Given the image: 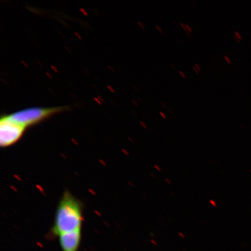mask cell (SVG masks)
<instances>
[{
  "label": "cell",
  "mask_w": 251,
  "mask_h": 251,
  "mask_svg": "<svg viewBox=\"0 0 251 251\" xmlns=\"http://www.w3.org/2000/svg\"><path fill=\"white\" fill-rule=\"evenodd\" d=\"M82 202L66 190L59 200L54 223L47 233V239L58 238L62 234L81 229L83 222Z\"/></svg>",
  "instance_id": "6da1fadb"
},
{
  "label": "cell",
  "mask_w": 251,
  "mask_h": 251,
  "mask_svg": "<svg viewBox=\"0 0 251 251\" xmlns=\"http://www.w3.org/2000/svg\"><path fill=\"white\" fill-rule=\"evenodd\" d=\"M69 106L56 107H31L20 110L8 116L12 120L26 128L33 126L59 113L68 111Z\"/></svg>",
  "instance_id": "7a4b0ae2"
},
{
  "label": "cell",
  "mask_w": 251,
  "mask_h": 251,
  "mask_svg": "<svg viewBox=\"0 0 251 251\" xmlns=\"http://www.w3.org/2000/svg\"><path fill=\"white\" fill-rule=\"evenodd\" d=\"M26 128L12 120L8 115H2L0 119V146L7 148L14 145L23 137Z\"/></svg>",
  "instance_id": "3957f363"
},
{
  "label": "cell",
  "mask_w": 251,
  "mask_h": 251,
  "mask_svg": "<svg viewBox=\"0 0 251 251\" xmlns=\"http://www.w3.org/2000/svg\"><path fill=\"white\" fill-rule=\"evenodd\" d=\"M58 238L62 251H78L81 240V229L62 234Z\"/></svg>",
  "instance_id": "277c9868"
},
{
  "label": "cell",
  "mask_w": 251,
  "mask_h": 251,
  "mask_svg": "<svg viewBox=\"0 0 251 251\" xmlns=\"http://www.w3.org/2000/svg\"><path fill=\"white\" fill-rule=\"evenodd\" d=\"M235 36H236L240 40H242V37L241 36L240 33L237 31H235Z\"/></svg>",
  "instance_id": "5b68a950"
},
{
  "label": "cell",
  "mask_w": 251,
  "mask_h": 251,
  "mask_svg": "<svg viewBox=\"0 0 251 251\" xmlns=\"http://www.w3.org/2000/svg\"><path fill=\"white\" fill-rule=\"evenodd\" d=\"M186 26L187 27L188 31H189L190 33L193 32L192 29H191V28L189 26H188V25L186 24Z\"/></svg>",
  "instance_id": "8992f818"
},
{
  "label": "cell",
  "mask_w": 251,
  "mask_h": 251,
  "mask_svg": "<svg viewBox=\"0 0 251 251\" xmlns=\"http://www.w3.org/2000/svg\"><path fill=\"white\" fill-rule=\"evenodd\" d=\"M156 28L157 29H158L159 31V32L160 33H163V31L161 29V28L159 26H158V25H156Z\"/></svg>",
  "instance_id": "52a82bcc"
},
{
  "label": "cell",
  "mask_w": 251,
  "mask_h": 251,
  "mask_svg": "<svg viewBox=\"0 0 251 251\" xmlns=\"http://www.w3.org/2000/svg\"><path fill=\"white\" fill-rule=\"evenodd\" d=\"M225 58L226 59V61H227V62L228 63V64H231V61H230V58H229L228 57H227V56H225Z\"/></svg>",
  "instance_id": "ba28073f"
},
{
  "label": "cell",
  "mask_w": 251,
  "mask_h": 251,
  "mask_svg": "<svg viewBox=\"0 0 251 251\" xmlns=\"http://www.w3.org/2000/svg\"><path fill=\"white\" fill-rule=\"evenodd\" d=\"M179 73L182 76H183V77L184 78H186V75H185L183 72H182L181 71H179Z\"/></svg>",
  "instance_id": "9c48e42d"
},
{
  "label": "cell",
  "mask_w": 251,
  "mask_h": 251,
  "mask_svg": "<svg viewBox=\"0 0 251 251\" xmlns=\"http://www.w3.org/2000/svg\"><path fill=\"white\" fill-rule=\"evenodd\" d=\"M195 67H197V68L198 69V70H199V71H201V67H200V66L199 65L196 64Z\"/></svg>",
  "instance_id": "30bf717a"
},
{
  "label": "cell",
  "mask_w": 251,
  "mask_h": 251,
  "mask_svg": "<svg viewBox=\"0 0 251 251\" xmlns=\"http://www.w3.org/2000/svg\"><path fill=\"white\" fill-rule=\"evenodd\" d=\"M193 70H194V71H195L196 72L197 74H199V71H198V70L197 68H196L195 67H193Z\"/></svg>",
  "instance_id": "8fae6325"
},
{
  "label": "cell",
  "mask_w": 251,
  "mask_h": 251,
  "mask_svg": "<svg viewBox=\"0 0 251 251\" xmlns=\"http://www.w3.org/2000/svg\"><path fill=\"white\" fill-rule=\"evenodd\" d=\"M234 39L237 41L238 42H240V39L238 38L236 36H234Z\"/></svg>",
  "instance_id": "7c38bea8"
},
{
  "label": "cell",
  "mask_w": 251,
  "mask_h": 251,
  "mask_svg": "<svg viewBox=\"0 0 251 251\" xmlns=\"http://www.w3.org/2000/svg\"><path fill=\"white\" fill-rule=\"evenodd\" d=\"M160 114H161L163 117L166 118L165 115L164 114V113H162V112H160Z\"/></svg>",
  "instance_id": "4fadbf2b"
},
{
  "label": "cell",
  "mask_w": 251,
  "mask_h": 251,
  "mask_svg": "<svg viewBox=\"0 0 251 251\" xmlns=\"http://www.w3.org/2000/svg\"><path fill=\"white\" fill-rule=\"evenodd\" d=\"M139 25H140V26H141V27H142V28H143V29H145V27H144V26H143V25H142V24H141V23H139Z\"/></svg>",
  "instance_id": "5bb4252c"
},
{
  "label": "cell",
  "mask_w": 251,
  "mask_h": 251,
  "mask_svg": "<svg viewBox=\"0 0 251 251\" xmlns=\"http://www.w3.org/2000/svg\"><path fill=\"white\" fill-rule=\"evenodd\" d=\"M161 104L162 105L164 106V108H166V105L164 104V102H161Z\"/></svg>",
  "instance_id": "9a60e30c"
},
{
  "label": "cell",
  "mask_w": 251,
  "mask_h": 251,
  "mask_svg": "<svg viewBox=\"0 0 251 251\" xmlns=\"http://www.w3.org/2000/svg\"><path fill=\"white\" fill-rule=\"evenodd\" d=\"M171 65L172 66V67L174 68V70H175V67H174V65L172 64V63H171Z\"/></svg>",
  "instance_id": "2e32d148"
},
{
  "label": "cell",
  "mask_w": 251,
  "mask_h": 251,
  "mask_svg": "<svg viewBox=\"0 0 251 251\" xmlns=\"http://www.w3.org/2000/svg\"><path fill=\"white\" fill-rule=\"evenodd\" d=\"M174 24L176 25V26L177 27V28H179V26H178V25L176 23H175V22H174Z\"/></svg>",
  "instance_id": "e0dca14e"
}]
</instances>
